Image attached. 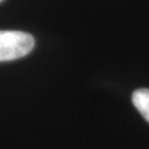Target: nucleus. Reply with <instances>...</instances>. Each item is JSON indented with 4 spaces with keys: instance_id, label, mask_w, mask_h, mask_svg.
Masks as SVG:
<instances>
[{
    "instance_id": "nucleus-1",
    "label": "nucleus",
    "mask_w": 149,
    "mask_h": 149,
    "mask_svg": "<svg viewBox=\"0 0 149 149\" xmlns=\"http://www.w3.org/2000/svg\"><path fill=\"white\" fill-rule=\"evenodd\" d=\"M34 47L31 34L21 31H0V62L27 55Z\"/></svg>"
},
{
    "instance_id": "nucleus-2",
    "label": "nucleus",
    "mask_w": 149,
    "mask_h": 149,
    "mask_svg": "<svg viewBox=\"0 0 149 149\" xmlns=\"http://www.w3.org/2000/svg\"><path fill=\"white\" fill-rule=\"evenodd\" d=\"M134 106L137 108L143 117L149 123V90L148 88H139L133 93L132 96Z\"/></svg>"
},
{
    "instance_id": "nucleus-3",
    "label": "nucleus",
    "mask_w": 149,
    "mask_h": 149,
    "mask_svg": "<svg viewBox=\"0 0 149 149\" xmlns=\"http://www.w3.org/2000/svg\"><path fill=\"white\" fill-rule=\"evenodd\" d=\"M0 1H1V0H0Z\"/></svg>"
}]
</instances>
